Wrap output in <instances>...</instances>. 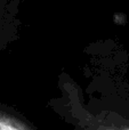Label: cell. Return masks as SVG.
Masks as SVG:
<instances>
[{
    "instance_id": "1",
    "label": "cell",
    "mask_w": 129,
    "mask_h": 130,
    "mask_svg": "<svg viewBox=\"0 0 129 130\" xmlns=\"http://www.w3.org/2000/svg\"><path fill=\"white\" fill-rule=\"evenodd\" d=\"M22 128H25L24 124H21L15 119L4 114V113H0V130L1 129H22Z\"/></svg>"
}]
</instances>
